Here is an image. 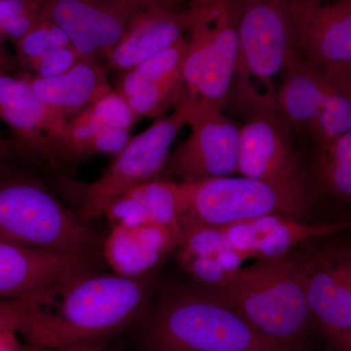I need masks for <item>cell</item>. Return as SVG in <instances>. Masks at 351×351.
I'll use <instances>...</instances> for the list:
<instances>
[{
    "instance_id": "6da1fadb",
    "label": "cell",
    "mask_w": 351,
    "mask_h": 351,
    "mask_svg": "<svg viewBox=\"0 0 351 351\" xmlns=\"http://www.w3.org/2000/svg\"><path fill=\"white\" fill-rule=\"evenodd\" d=\"M147 276L90 271L73 277L34 300H25L18 335L27 345L61 348L105 345L106 339L144 320Z\"/></svg>"
},
{
    "instance_id": "7a4b0ae2",
    "label": "cell",
    "mask_w": 351,
    "mask_h": 351,
    "mask_svg": "<svg viewBox=\"0 0 351 351\" xmlns=\"http://www.w3.org/2000/svg\"><path fill=\"white\" fill-rule=\"evenodd\" d=\"M142 322L145 351H285L202 285L170 291Z\"/></svg>"
},
{
    "instance_id": "3957f363",
    "label": "cell",
    "mask_w": 351,
    "mask_h": 351,
    "mask_svg": "<svg viewBox=\"0 0 351 351\" xmlns=\"http://www.w3.org/2000/svg\"><path fill=\"white\" fill-rule=\"evenodd\" d=\"M205 287L285 351L306 338L314 326L304 295L301 257L293 254L258 260L240 267L219 285Z\"/></svg>"
},
{
    "instance_id": "277c9868",
    "label": "cell",
    "mask_w": 351,
    "mask_h": 351,
    "mask_svg": "<svg viewBox=\"0 0 351 351\" xmlns=\"http://www.w3.org/2000/svg\"><path fill=\"white\" fill-rule=\"evenodd\" d=\"M182 182L180 232L191 226L223 228L265 216L304 221L313 204L306 186H279L244 176Z\"/></svg>"
},
{
    "instance_id": "5b68a950",
    "label": "cell",
    "mask_w": 351,
    "mask_h": 351,
    "mask_svg": "<svg viewBox=\"0 0 351 351\" xmlns=\"http://www.w3.org/2000/svg\"><path fill=\"white\" fill-rule=\"evenodd\" d=\"M0 240L34 248L89 252L98 239L38 182L17 180L0 184Z\"/></svg>"
},
{
    "instance_id": "8992f818",
    "label": "cell",
    "mask_w": 351,
    "mask_h": 351,
    "mask_svg": "<svg viewBox=\"0 0 351 351\" xmlns=\"http://www.w3.org/2000/svg\"><path fill=\"white\" fill-rule=\"evenodd\" d=\"M276 91L232 97L244 117L237 173L279 184L306 186L292 142V128L277 110Z\"/></svg>"
},
{
    "instance_id": "52a82bcc",
    "label": "cell",
    "mask_w": 351,
    "mask_h": 351,
    "mask_svg": "<svg viewBox=\"0 0 351 351\" xmlns=\"http://www.w3.org/2000/svg\"><path fill=\"white\" fill-rule=\"evenodd\" d=\"M191 110L179 106L168 117H161L112 156L98 180L88 184L80 203L78 218L87 223L103 216L112 199L129 189L154 180L165 168L171 147L182 127L188 125Z\"/></svg>"
},
{
    "instance_id": "ba28073f",
    "label": "cell",
    "mask_w": 351,
    "mask_h": 351,
    "mask_svg": "<svg viewBox=\"0 0 351 351\" xmlns=\"http://www.w3.org/2000/svg\"><path fill=\"white\" fill-rule=\"evenodd\" d=\"M237 25L239 61L232 88L253 82L272 89L271 80L295 54L281 0H228Z\"/></svg>"
},
{
    "instance_id": "9c48e42d",
    "label": "cell",
    "mask_w": 351,
    "mask_h": 351,
    "mask_svg": "<svg viewBox=\"0 0 351 351\" xmlns=\"http://www.w3.org/2000/svg\"><path fill=\"white\" fill-rule=\"evenodd\" d=\"M281 2L297 56L322 71H351V0Z\"/></svg>"
},
{
    "instance_id": "30bf717a",
    "label": "cell",
    "mask_w": 351,
    "mask_h": 351,
    "mask_svg": "<svg viewBox=\"0 0 351 351\" xmlns=\"http://www.w3.org/2000/svg\"><path fill=\"white\" fill-rule=\"evenodd\" d=\"M302 283L314 325L339 350H351V254L329 247L301 258Z\"/></svg>"
},
{
    "instance_id": "8fae6325",
    "label": "cell",
    "mask_w": 351,
    "mask_h": 351,
    "mask_svg": "<svg viewBox=\"0 0 351 351\" xmlns=\"http://www.w3.org/2000/svg\"><path fill=\"white\" fill-rule=\"evenodd\" d=\"M191 134L168 156L167 167L181 182H199L237 173L240 125L221 110L191 112Z\"/></svg>"
},
{
    "instance_id": "7c38bea8",
    "label": "cell",
    "mask_w": 351,
    "mask_h": 351,
    "mask_svg": "<svg viewBox=\"0 0 351 351\" xmlns=\"http://www.w3.org/2000/svg\"><path fill=\"white\" fill-rule=\"evenodd\" d=\"M0 120L10 127L20 151L53 164L68 160V119L43 103L25 76L0 73Z\"/></svg>"
},
{
    "instance_id": "4fadbf2b",
    "label": "cell",
    "mask_w": 351,
    "mask_h": 351,
    "mask_svg": "<svg viewBox=\"0 0 351 351\" xmlns=\"http://www.w3.org/2000/svg\"><path fill=\"white\" fill-rule=\"evenodd\" d=\"M152 0H41V15L66 32L83 58L96 60L121 38L129 23Z\"/></svg>"
},
{
    "instance_id": "5bb4252c",
    "label": "cell",
    "mask_w": 351,
    "mask_h": 351,
    "mask_svg": "<svg viewBox=\"0 0 351 351\" xmlns=\"http://www.w3.org/2000/svg\"><path fill=\"white\" fill-rule=\"evenodd\" d=\"M91 267L89 252L34 248L0 240V300L43 297Z\"/></svg>"
},
{
    "instance_id": "9a60e30c",
    "label": "cell",
    "mask_w": 351,
    "mask_h": 351,
    "mask_svg": "<svg viewBox=\"0 0 351 351\" xmlns=\"http://www.w3.org/2000/svg\"><path fill=\"white\" fill-rule=\"evenodd\" d=\"M207 0H152L129 23L117 44L108 51V66L130 71L186 36L189 25L206 6Z\"/></svg>"
},
{
    "instance_id": "2e32d148",
    "label": "cell",
    "mask_w": 351,
    "mask_h": 351,
    "mask_svg": "<svg viewBox=\"0 0 351 351\" xmlns=\"http://www.w3.org/2000/svg\"><path fill=\"white\" fill-rule=\"evenodd\" d=\"M213 36L193 112L221 110L232 92L239 38L234 15L228 0H213Z\"/></svg>"
},
{
    "instance_id": "e0dca14e",
    "label": "cell",
    "mask_w": 351,
    "mask_h": 351,
    "mask_svg": "<svg viewBox=\"0 0 351 351\" xmlns=\"http://www.w3.org/2000/svg\"><path fill=\"white\" fill-rule=\"evenodd\" d=\"M22 75L39 100L68 120L112 90L105 69L96 60L87 58H82L63 75L53 77Z\"/></svg>"
},
{
    "instance_id": "ac0fdd59",
    "label": "cell",
    "mask_w": 351,
    "mask_h": 351,
    "mask_svg": "<svg viewBox=\"0 0 351 351\" xmlns=\"http://www.w3.org/2000/svg\"><path fill=\"white\" fill-rule=\"evenodd\" d=\"M283 71L282 82L276 95L277 110L291 128L306 130L319 110L329 77L295 54Z\"/></svg>"
},
{
    "instance_id": "d6986e66",
    "label": "cell",
    "mask_w": 351,
    "mask_h": 351,
    "mask_svg": "<svg viewBox=\"0 0 351 351\" xmlns=\"http://www.w3.org/2000/svg\"><path fill=\"white\" fill-rule=\"evenodd\" d=\"M253 221L256 233L251 258L257 261L281 257L299 245L343 232L350 226L339 221L308 223L282 216L258 217Z\"/></svg>"
},
{
    "instance_id": "ffe728a7",
    "label": "cell",
    "mask_w": 351,
    "mask_h": 351,
    "mask_svg": "<svg viewBox=\"0 0 351 351\" xmlns=\"http://www.w3.org/2000/svg\"><path fill=\"white\" fill-rule=\"evenodd\" d=\"M329 82L319 110L306 131L315 144L351 131V73H327Z\"/></svg>"
},
{
    "instance_id": "44dd1931",
    "label": "cell",
    "mask_w": 351,
    "mask_h": 351,
    "mask_svg": "<svg viewBox=\"0 0 351 351\" xmlns=\"http://www.w3.org/2000/svg\"><path fill=\"white\" fill-rule=\"evenodd\" d=\"M101 250L112 274L130 278L147 276L164 258L138 239L134 230L121 228H110Z\"/></svg>"
},
{
    "instance_id": "7402d4cb",
    "label": "cell",
    "mask_w": 351,
    "mask_h": 351,
    "mask_svg": "<svg viewBox=\"0 0 351 351\" xmlns=\"http://www.w3.org/2000/svg\"><path fill=\"white\" fill-rule=\"evenodd\" d=\"M317 145L314 174L321 189L336 199H351V131Z\"/></svg>"
},
{
    "instance_id": "603a6c76",
    "label": "cell",
    "mask_w": 351,
    "mask_h": 351,
    "mask_svg": "<svg viewBox=\"0 0 351 351\" xmlns=\"http://www.w3.org/2000/svg\"><path fill=\"white\" fill-rule=\"evenodd\" d=\"M213 0H207L204 10L186 32V56L182 66V82L184 92L182 105L193 108L197 97L198 87L206 66L212 36H213Z\"/></svg>"
},
{
    "instance_id": "cb8c5ba5",
    "label": "cell",
    "mask_w": 351,
    "mask_h": 351,
    "mask_svg": "<svg viewBox=\"0 0 351 351\" xmlns=\"http://www.w3.org/2000/svg\"><path fill=\"white\" fill-rule=\"evenodd\" d=\"M186 47L188 43L184 36L154 56L126 71L115 91L127 98L143 88L182 73Z\"/></svg>"
},
{
    "instance_id": "d4e9b609",
    "label": "cell",
    "mask_w": 351,
    "mask_h": 351,
    "mask_svg": "<svg viewBox=\"0 0 351 351\" xmlns=\"http://www.w3.org/2000/svg\"><path fill=\"white\" fill-rule=\"evenodd\" d=\"M126 193L142 203L149 221L168 226L181 235L179 219L184 195L182 182L154 179L129 189Z\"/></svg>"
},
{
    "instance_id": "484cf974",
    "label": "cell",
    "mask_w": 351,
    "mask_h": 351,
    "mask_svg": "<svg viewBox=\"0 0 351 351\" xmlns=\"http://www.w3.org/2000/svg\"><path fill=\"white\" fill-rule=\"evenodd\" d=\"M69 120L73 123L98 131L103 128L130 130L138 119L131 110L126 99L112 89Z\"/></svg>"
},
{
    "instance_id": "4316f807",
    "label": "cell",
    "mask_w": 351,
    "mask_h": 351,
    "mask_svg": "<svg viewBox=\"0 0 351 351\" xmlns=\"http://www.w3.org/2000/svg\"><path fill=\"white\" fill-rule=\"evenodd\" d=\"M13 43L19 68L47 53L71 45L63 29L41 14L36 24Z\"/></svg>"
},
{
    "instance_id": "83f0119b",
    "label": "cell",
    "mask_w": 351,
    "mask_h": 351,
    "mask_svg": "<svg viewBox=\"0 0 351 351\" xmlns=\"http://www.w3.org/2000/svg\"><path fill=\"white\" fill-rule=\"evenodd\" d=\"M125 99L138 119L160 115L172 105L177 108L184 103L182 73L143 88Z\"/></svg>"
},
{
    "instance_id": "f1b7e54d",
    "label": "cell",
    "mask_w": 351,
    "mask_h": 351,
    "mask_svg": "<svg viewBox=\"0 0 351 351\" xmlns=\"http://www.w3.org/2000/svg\"><path fill=\"white\" fill-rule=\"evenodd\" d=\"M41 0H0V39L16 40L40 17Z\"/></svg>"
},
{
    "instance_id": "f546056e",
    "label": "cell",
    "mask_w": 351,
    "mask_h": 351,
    "mask_svg": "<svg viewBox=\"0 0 351 351\" xmlns=\"http://www.w3.org/2000/svg\"><path fill=\"white\" fill-rule=\"evenodd\" d=\"M180 263L200 256L212 255L230 246L219 226H191L181 230Z\"/></svg>"
},
{
    "instance_id": "4dcf8cb0",
    "label": "cell",
    "mask_w": 351,
    "mask_h": 351,
    "mask_svg": "<svg viewBox=\"0 0 351 351\" xmlns=\"http://www.w3.org/2000/svg\"><path fill=\"white\" fill-rule=\"evenodd\" d=\"M110 228L134 230L149 223V219L142 203L128 193L117 196L104 210Z\"/></svg>"
},
{
    "instance_id": "1f68e13d",
    "label": "cell",
    "mask_w": 351,
    "mask_h": 351,
    "mask_svg": "<svg viewBox=\"0 0 351 351\" xmlns=\"http://www.w3.org/2000/svg\"><path fill=\"white\" fill-rule=\"evenodd\" d=\"M82 58V55L73 45H69L27 62L21 69H23V73H29L36 77H53L63 75L73 68Z\"/></svg>"
},
{
    "instance_id": "d6a6232c",
    "label": "cell",
    "mask_w": 351,
    "mask_h": 351,
    "mask_svg": "<svg viewBox=\"0 0 351 351\" xmlns=\"http://www.w3.org/2000/svg\"><path fill=\"white\" fill-rule=\"evenodd\" d=\"M180 263L199 285H219L232 276L223 269L215 254L189 258Z\"/></svg>"
},
{
    "instance_id": "836d02e7",
    "label": "cell",
    "mask_w": 351,
    "mask_h": 351,
    "mask_svg": "<svg viewBox=\"0 0 351 351\" xmlns=\"http://www.w3.org/2000/svg\"><path fill=\"white\" fill-rule=\"evenodd\" d=\"M130 138V130L127 129H100L88 143L86 156L108 154L114 156L125 147Z\"/></svg>"
},
{
    "instance_id": "e575fe53",
    "label": "cell",
    "mask_w": 351,
    "mask_h": 351,
    "mask_svg": "<svg viewBox=\"0 0 351 351\" xmlns=\"http://www.w3.org/2000/svg\"><path fill=\"white\" fill-rule=\"evenodd\" d=\"M0 351H25V343L13 329L0 328Z\"/></svg>"
},
{
    "instance_id": "d590c367",
    "label": "cell",
    "mask_w": 351,
    "mask_h": 351,
    "mask_svg": "<svg viewBox=\"0 0 351 351\" xmlns=\"http://www.w3.org/2000/svg\"><path fill=\"white\" fill-rule=\"evenodd\" d=\"M15 306L8 300H0V328H9L15 331Z\"/></svg>"
},
{
    "instance_id": "8d00e7d4",
    "label": "cell",
    "mask_w": 351,
    "mask_h": 351,
    "mask_svg": "<svg viewBox=\"0 0 351 351\" xmlns=\"http://www.w3.org/2000/svg\"><path fill=\"white\" fill-rule=\"evenodd\" d=\"M6 40L0 39V73H11L12 69L18 68V62L15 55L7 50Z\"/></svg>"
},
{
    "instance_id": "74e56055",
    "label": "cell",
    "mask_w": 351,
    "mask_h": 351,
    "mask_svg": "<svg viewBox=\"0 0 351 351\" xmlns=\"http://www.w3.org/2000/svg\"><path fill=\"white\" fill-rule=\"evenodd\" d=\"M83 346L84 345L61 346V348H45V346H36L25 343V351H82Z\"/></svg>"
},
{
    "instance_id": "f35d334b",
    "label": "cell",
    "mask_w": 351,
    "mask_h": 351,
    "mask_svg": "<svg viewBox=\"0 0 351 351\" xmlns=\"http://www.w3.org/2000/svg\"><path fill=\"white\" fill-rule=\"evenodd\" d=\"M16 151H20V149L13 140H5L0 137V159L11 156Z\"/></svg>"
},
{
    "instance_id": "ab89813d",
    "label": "cell",
    "mask_w": 351,
    "mask_h": 351,
    "mask_svg": "<svg viewBox=\"0 0 351 351\" xmlns=\"http://www.w3.org/2000/svg\"><path fill=\"white\" fill-rule=\"evenodd\" d=\"M82 351H110L105 345H84Z\"/></svg>"
},
{
    "instance_id": "60d3db41",
    "label": "cell",
    "mask_w": 351,
    "mask_h": 351,
    "mask_svg": "<svg viewBox=\"0 0 351 351\" xmlns=\"http://www.w3.org/2000/svg\"><path fill=\"white\" fill-rule=\"evenodd\" d=\"M260 351H282V350H260Z\"/></svg>"
},
{
    "instance_id": "b9f144b4",
    "label": "cell",
    "mask_w": 351,
    "mask_h": 351,
    "mask_svg": "<svg viewBox=\"0 0 351 351\" xmlns=\"http://www.w3.org/2000/svg\"><path fill=\"white\" fill-rule=\"evenodd\" d=\"M348 351H351V350H348Z\"/></svg>"
}]
</instances>
